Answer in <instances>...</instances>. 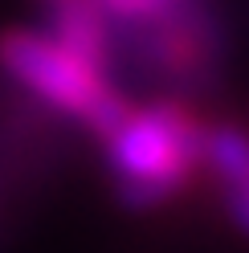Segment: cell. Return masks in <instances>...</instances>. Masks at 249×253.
<instances>
[{
	"label": "cell",
	"mask_w": 249,
	"mask_h": 253,
	"mask_svg": "<svg viewBox=\"0 0 249 253\" xmlns=\"http://www.w3.org/2000/svg\"><path fill=\"white\" fill-rule=\"evenodd\" d=\"M205 135L208 119L196 98L155 94L131 102L106 135H98L102 176L127 212H164L176 200L200 192L205 180Z\"/></svg>",
	"instance_id": "cell-1"
},
{
	"label": "cell",
	"mask_w": 249,
	"mask_h": 253,
	"mask_svg": "<svg viewBox=\"0 0 249 253\" xmlns=\"http://www.w3.org/2000/svg\"><path fill=\"white\" fill-rule=\"evenodd\" d=\"M0 78L4 90L90 139L106 135L135 102L111 66L78 53L49 29L0 33Z\"/></svg>",
	"instance_id": "cell-2"
},
{
	"label": "cell",
	"mask_w": 249,
	"mask_h": 253,
	"mask_svg": "<svg viewBox=\"0 0 249 253\" xmlns=\"http://www.w3.org/2000/svg\"><path fill=\"white\" fill-rule=\"evenodd\" d=\"M200 192H212L233 233H241L249 241V123L245 119H208Z\"/></svg>",
	"instance_id": "cell-3"
}]
</instances>
